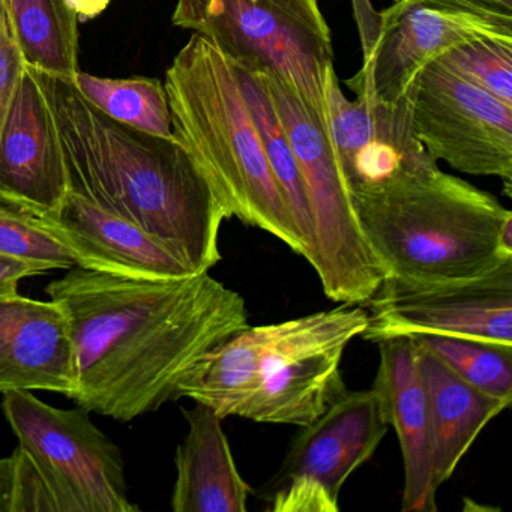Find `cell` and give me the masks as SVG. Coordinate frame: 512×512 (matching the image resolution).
<instances>
[{
	"label": "cell",
	"mask_w": 512,
	"mask_h": 512,
	"mask_svg": "<svg viewBox=\"0 0 512 512\" xmlns=\"http://www.w3.org/2000/svg\"><path fill=\"white\" fill-rule=\"evenodd\" d=\"M464 382L512 403V346L454 337H418Z\"/></svg>",
	"instance_id": "603a6c76"
},
{
	"label": "cell",
	"mask_w": 512,
	"mask_h": 512,
	"mask_svg": "<svg viewBox=\"0 0 512 512\" xmlns=\"http://www.w3.org/2000/svg\"><path fill=\"white\" fill-rule=\"evenodd\" d=\"M188 424L184 442L176 449L175 512H247L253 488L242 478L223 418L208 404L182 409Z\"/></svg>",
	"instance_id": "ac0fdd59"
},
{
	"label": "cell",
	"mask_w": 512,
	"mask_h": 512,
	"mask_svg": "<svg viewBox=\"0 0 512 512\" xmlns=\"http://www.w3.org/2000/svg\"><path fill=\"white\" fill-rule=\"evenodd\" d=\"M254 73L266 86L304 176L314 221V250L308 263L329 299L338 304L364 305L379 289L385 274L359 227L325 125L278 74Z\"/></svg>",
	"instance_id": "52a82bcc"
},
{
	"label": "cell",
	"mask_w": 512,
	"mask_h": 512,
	"mask_svg": "<svg viewBox=\"0 0 512 512\" xmlns=\"http://www.w3.org/2000/svg\"><path fill=\"white\" fill-rule=\"evenodd\" d=\"M112 0H67L68 8L76 14L79 23L97 19L109 7Z\"/></svg>",
	"instance_id": "f1b7e54d"
},
{
	"label": "cell",
	"mask_w": 512,
	"mask_h": 512,
	"mask_svg": "<svg viewBox=\"0 0 512 512\" xmlns=\"http://www.w3.org/2000/svg\"><path fill=\"white\" fill-rule=\"evenodd\" d=\"M482 38H512V17L448 0H395L379 14L364 65L347 86L356 95L398 103L428 64Z\"/></svg>",
	"instance_id": "8fae6325"
},
{
	"label": "cell",
	"mask_w": 512,
	"mask_h": 512,
	"mask_svg": "<svg viewBox=\"0 0 512 512\" xmlns=\"http://www.w3.org/2000/svg\"><path fill=\"white\" fill-rule=\"evenodd\" d=\"M10 512H80L77 503L23 446L11 454Z\"/></svg>",
	"instance_id": "484cf974"
},
{
	"label": "cell",
	"mask_w": 512,
	"mask_h": 512,
	"mask_svg": "<svg viewBox=\"0 0 512 512\" xmlns=\"http://www.w3.org/2000/svg\"><path fill=\"white\" fill-rule=\"evenodd\" d=\"M379 367L373 389L380 412L394 428L403 457V512H436L433 458L424 386L416 361L415 338L379 341Z\"/></svg>",
	"instance_id": "e0dca14e"
},
{
	"label": "cell",
	"mask_w": 512,
	"mask_h": 512,
	"mask_svg": "<svg viewBox=\"0 0 512 512\" xmlns=\"http://www.w3.org/2000/svg\"><path fill=\"white\" fill-rule=\"evenodd\" d=\"M2 410L11 430L80 512L139 511L128 499L121 449L83 407L58 409L32 391L4 394Z\"/></svg>",
	"instance_id": "ba28073f"
},
{
	"label": "cell",
	"mask_w": 512,
	"mask_h": 512,
	"mask_svg": "<svg viewBox=\"0 0 512 512\" xmlns=\"http://www.w3.org/2000/svg\"><path fill=\"white\" fill-rule=\"evenodd\" d=\"M53 269H59L55 263L0 254V298L17 295L23 278L44 275Z\"/></svg>",
	"instance_id": "83f0119b"
},
{
	"label": "cell",
	"mask_w": 512,
	"mask_h": 512,
	"mask_svg": "<svg viewBox=\"0 0 512 512\" xmlns=\"http://www.w3.org/2000/svg\"><path fill=\"white\" fill-rule=\"evenodd\" d=\"M175 139L206 173L232 217L305 256L262 137L242 97L230 59L200 34L166 73Z\"/></svg>",
	"instance_id": "5b68a950"
},
{
	"label": "cell",
	"mask_w": 512,
	"mask_h": 512,
	"mask_svg": "<svg viewBox=\"0 0 512 512\" xmlns=\"http://www.w3.org/2000/svg\"><path fill=\"white\" fill-rule=\"evenodd\" d=\"M415 343L427 404L434 484L440 488L454 475L481 431L511 403L464 382L439 356Z\"/></svg>",
	"instance_id": "d6986e66"
},
{
	"label": "cell",
	"mask_w": 512,
	"mask_h": 512,
	"mask_svg": "<svg viewBox=\"0 0 512 512\" xmlns=\"http://www.w3.org/2000/svg\"><path fill=\"white\" fill-rule=\"evenodd\" d=\"M350 197L385 278L467 280L512 262V212L439 166L403 170Z\"/></svg>",
	"instance_id": "277c9868"
},
{
	"label": "cell",
	"mask_w": 512,
	"mask_h": 512,
	"mask_svg": "<svg viewBox=\"0 0 512 512\" xmlns=\"http://www.w3.org/2000/svg\"><path fill=\"white\" fill-rule=\"evenodd\" d=\"M388 428L373 389L344 392L301 427L271 487L296 479L340 499L347 479L373 457Z\"/></svg>",
	"instance_id": "5bb4252c"
},
{
	"label": "cell",
	"mask_w": 512,
	"mask_h": 512,
	"mask_svg": "<svg viewBox=\"0 0 512 512\" xmlns=\"http://www.w3.org/2000/svg\"><path fill=\"white\" fill-rule=\"evenodd\" d=\"M70 191L43 73L26 64L0 131V203L44 217L58 211Z\"/></svg>",
	"instance_id": "4fadbf2b"
},
{
	"label": "cell",
	"mask_w": 512,
	"mask_h": 512,
	"mask_svg": "<svg viewBox=\"0 0 512 512\" xmlns=\"http://www.w3.org/2000/svg\"><path fill=\"white\" fill-rule=\"evenodd\" d=\"M76 355L70 323L58 302L0 298V394L49 391L71 398Z\"/></svg>",
	"instance_id": "2e32d148"
},
{
	"label": "cell",
	"mask_w": 512,
	"mask_h": 512,
	"mask_svg": "<svg viewBox=\"0 0 512 512\" xmlns=\"http://www.w3.org/2000/svg\"><path fill=\"white\" fill-rule=\"evenodd\" d=\"M46 292L70 323L71 400L121 422L175 401L185 374L250 326L245 299L209 272L149 280L73 266Z\"/></svg>",
	"instance_id": "6da1fadb"
},
{
	"label": "cell",
	"mask_w": 512,
	"mask_h": 512,
	"mask_svg": "<svg viewBox=\"0 0 512 512\" xmlns=\"http://www.w3.org/2000/svg\"><path fill=\"white\" fill-rule=\"evenodd\" d=\"M76 91L107 118L161 139H175L172 112L164 83L149 77L106 79L79 73Z\"/></svg>",
	"instance_id": "7402d4cb"
},
{
	"label": "cell",
	"mask_w": 512,
	"mask_h": 512,
	"mask_svg": "<svg viewBox=\"0 0 512 512\" xmlns=\"http://www.w3.org/2000/svg\"><path fill=\"white\" fill-rule=\"evenodd\" d=\"M325 103L329 145L350 193L403 170L437 166L416 139L409 92L392 104L365 95L347 100L331 68L326 74Z\"/></svg>",
	"instance_id": "7c38bea8"
},
{
	"label": "cell",
	"mask_w": 512,
	"mask_h": 512,
	"mask_svg": "<svg viewBox=\"0 0 512 512\" xmlns=\"http://www.w3.org/2000/svg\"><path fill=\"white\" fill-rule=\"evenodd\" d=\"M0 254L55 263L59 269L76 266L61 241L40 226L37 217L0 203Z\"/></svg>",
	"instance_id": "d4e9b609"
},
{
	"label": "cell",
	"mask_w": 512,
	"mask_h": 512,
	"mask_svg": "<svg viewBox=\"0 0 512 512\" xmlns=\"http://www.w3.org/2000/svg\"><path fill=\"white\" fill-rule=\"evenodd\" d=\"M232 65L242 97L253 116L257 131L262 137L263 148H265L272 172L283 191L293 223L304 242V259L308 262L313 256L314 250V221L301 167H299L295 152L287 140L277 110L272 104L262 79L254 71L239 67V65Z\"/></svg>",
	"instance_id": "44dd1931"
},
{
	"label": "cell",
	"mask_w": 512,
	"mask_h": 512,
	"mask_svg": "<svg viewBox=\"0 0 512 512\" xmlns=\"http://www.w3.org/2000/svg\"><path fill=\"white\" fill-rule=\"evenodd\" d=\"M11 482H13L11 458H2L0 460V512H10Z\"/></svg>",
	"instance_id": "f546056e"
},
{
	"label": "cell",
	"mask_w": 512,
	"mask_h": 512,
	"mask_svg": "<svg viewBox=\"0 0 512 512\" xmlns=\"http://www.w3.org/2000/svg\"><path fill=\"white\" fill-rule=\"evenodd\" d=\"M436 61L512 106V38L469 41Z\"/></svg>",
	"instance_id": "cb8c5ba5"
},
{
	"label": "cell",
	"mask_w": 512,
	"mask_h": 512,
	"mask_svg": "<svg viewBox=\"0 0 512 512\" xmlns=\"http://www.w3.org/2000/svg\"><path fill=\"white\" fill-rule=\"evenodd\" d=\"M448 2L469 5V7L479 8L499 16L512 17V0H448Z\"/></svg>",
	"instance_id": "4dcf8cb0"
},
{
	"label": "cell",
	"mask_w": 512,
	"mask_h": 512,
	"mask_svg": "<svg viewBox=\"0 0 512 512\" xmlns=\"http://www.w3.org/2000/svg\"><path fill=\"white\" fill-rule=\"evenodd\" d=\"M64 146L71 190L142 227L194 274L221 260L229 208L176 139L125 127L92 107L73 83L43 73Z\"/></svg>",
	"instance_id": "7a4b0ae2"
},
{
	"label": "cell",
	"mask_w": 512,
	"mask_h": 512,
	"mask_svg": "<svg viewBox=\"0 0 512 512\" xmlns=\"http://www.w3.org/2000/svg\"><path fill=\"white\" fill-rule=\"evenodd\" d=\"M367 325L364 305L341 302L296 319L247 326L185 374L175 400L208 404L223 419L305 427L347 391L341 361Z\"/></svg>",
	"instance_id": "3957f363"
},
{
	"label": "cell",
	"mask_w": 512,
	"mask_h": 512,
	"mask_svg": "<svg viewBox=\"0 0 512 512\" xmlns=\"http://www.w3.org/2000/svg\"><path fill=\"white\" fill-rule=\"evenodd\" d=\"M70 250L76 266L128 278H182L194 272L142 227L71 190L61 208L37 217Z\"/></svg>",
	"instance_id": "9a60e30c"
},
{
	"label": "cell",
	"mask_w": 512,
	"mask_h": 512,
	"mask_svg": "<svg viewBox=\"0 0 512 512\" xmlns=\"http://www.w3.org/2000/svg\"><path fill=\"white\" fill-rule=\"evenodd\" d=\"M371 343L454 337L512 346V262L467 280L410 283L385 278L365 302Z\"/></svg>",
	"instance_id": "9c48e42d"
},
{
	"label": "cell",
	"mask_w": 512,
	"mask_h": 512,
	"mask_svg": "<svg viewBox=\"0 0 512 512\" xmlns=\"http://www.w3.org/2000/svg\"><path fill=\"white\" fill-rule=\"evenodd\" d=\"M26 64L73 83L79 73V20L67 0H0Z\"/></svg>",
	"instance_id": "ffe728a7"
},
{
	"label": "cell",
	"mask_w": 512,
	"mask_h": 512,
	"mask_svg": "<svg viewBox=\"0 0 512 512\" xmlns=\"http://www.w3.org/2000/svg\"><path fill=\"white\" fill-rule=\"evenodd\" d=\"M172 22L211 40L232 64L278 74L326 128L334 50L317 0H178Z\"/></svg>",
	"instance_id": "8992f818"
},
{
	"label": "cell",
	"mask_w": 512,
	"mask_h": 512,
	"mask_svg": "<svg viewBox=\"0 0 512 512\" xmlns=\"http://www.w3.org/2000/svg\"><path fill=\"white\" fill-rule=\"evenodd\" d=\"M416 139L458 172L496 176L512 188V106L467 82L439 61L409 89Z\"/></svg>",
	"instance_id": "30bf717a"
},
{
	"label": "cell",
	"mask_w": 512,
	"mask_h": 512,
	"mask_svg": "<svg viewBox=\"0 0 512 512\" xmlns=\"http://www.w3.org/2000/svg\"><path fill=\"white\" fill-rule=\"evenodd\" d=\"M26 61L0 5V131L7 121Z\"/></svg>",
	"instance_id": "4316f807"
}]
</instances>
